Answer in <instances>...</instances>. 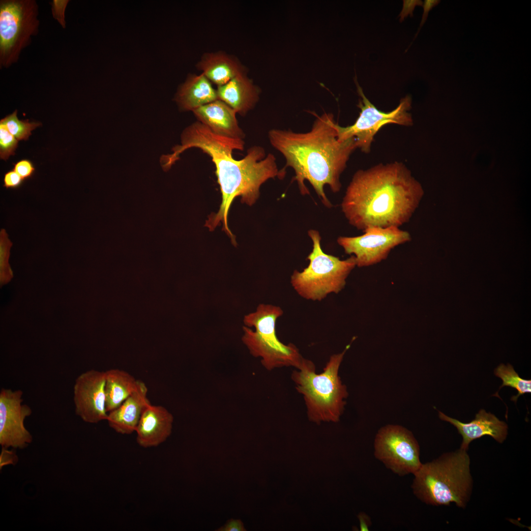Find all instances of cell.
I'll return each instance as SVG.
<instances>
[{
	"label": "cell",
	"instance_id": "cell-1",
	"mask_svg": "<svg viewBox=\"0 0 531 531\" xmlns=\"http://www.w3.org/2000/svg\"><path fill=\"white\" fill-rule=\"evenodd\" d=\"M180 143L173 148L172 153L162 156V167L168 170L182 152L191 148H199L209 155L215 166L222 202L218 212L208 217L205 226L211 231L222 223L223 230L232 239L233 244H236L228 224L231 205L237 197H241L242 203L253 205L259 197L260 188L264 183L276 177H283L285 175L278 170L275 157L271 153L266 155L264 148L254 146L243 158L236 160L232 155L233 151L244 149L243 140L216 135L198 121L184 129Z\"/></svg>",
	"mask_w": 531,
	"mask_h": 531
},
{
	"label": "cell",
	"instance_id": "cell-2",
	"mask_svg": "<svg viewBox=\"0 0 531 531\" xmlns=\"http://www.w3.org/2000/svg\"><path fill=\"white\" fill-rule=\"evenodd\" d=\"M423 193L404 163H380L354 173L341 209L349 223L358 230L399 227L410 221Z\"/></svg>",
	"mask_w": 531,
	"mask_h": 531
},
{
	"label": "cell",
	"instance_id": "cell-3",
	"mask_svg": "<svg viewBox=\"0 0 531 531\" xmlns=\"http://www.w3.org/2000/svg\"><path fill=\"white\" fill-rule=\"evenodd\" d=\"M337 123L330 113L317 116L311 130L307 132L273 129L268 132L271 145L284 157L287 167L294 171L301 194H309L304 184L308 181L323 204L332 205L324 191L328 185L334 193L341 188L340 176L354 151L357 148L354 138L339 139Z\"/></svg>",
	"mask_w": 531,
	"mask_h": 531
},
{
	"label": "cell",
	"instance_id": "cell-4",
	"mask_svg": "<svg viewBox=\"0 0 531 531\" xmlns=\"http://www.w3.org/2000/svg\"><path fill=\"white\" fill-rule=\"evenodd\" d=\"M467 451L460 448L422 464L413 474L412 488L421 502L434 506L454 503L465 508L472 494L473 480Z\"/></svg>",
	"mask_w": 531,
	"mask_h": 531
},
{
	"label": "cell",
	"instance_id": "cell-5",
	"mask_svg": "<svg viewBox=\"0 0 531 531\" xmlns=\"http://www.w3.org/2000/svg\"><path fill=\"white\" fill-rule=\"evenodd\" d=\"M350 346L351 344L341 353L331 355L320 374L316 373L315 364L307 359L300 369L292 372L291 379L297 391L303 396L310 421L317 424L337 422L343 414L348 392L338 372Z\"/></svg>",
	"mask_w": 531,
	"mask_h": 531
},
{
	"label": "cell",
	"instance_id": "cell-6",
	"mask_svg": "<svg viewBox=\"0 0 531 531\" xmlns=\"http://www.w3.org/2000/svg\"><path fill=\"white\" fill-rule=\"evenodd\" d=\"M283 314L279 306L261 303L243 318L242 342L252 355L261 358L262 364L269 371L291 366L299 369L306 360L294 344H284L277 337L276 321Z\"/></svg>",
	"mask_w": 531,
	"mask_h": 531
},
{
	"label": "cell",
	"instance_id": "cell-7",
	"mask_svg": "<svg viewBox=\"0 0 531 531\" xmlns=\"http://www.w3.org/2000/svg\"><path fill=\"white\" fill-rule=\"evenodd\" d=\"M313 242V249L307 257L308 266L301 271L295 270L291 276V284L302 298L321 301L331 293L338 294L344 288L346 279L356 266L354 256L345 260L324 253L321 246L318 231L308 232Z\"/></svg>",
	"mask_w": 531,
	"mask_h": 531
},
{
	"label": "cell",
	"instance_id": "cell-8",
	"mask_svg": "<svg viewBox=\"0 0 531 531\" xmlns=\"http://www.w3.org/2000/svg\"><path fill=\"white\" fill-rule=\"evenodd\" d=\"M38 6L34 0L0 1V66L18 60L23 49L38 32Z\"/></svg>",
	"mask_w": 531,
	"mask_h": 531
},
{
	"label": "cell",
	"instance_id": "cell-9",
	"mask_svg": "<svg viewBox=\"0 0 531 531\" xmlns=\"http://www.w3.org/2000/svg\"><path fill=\"white\" fill-rule=\"evenodd\" d=\"M357 91L361 99L358 107L360 112L354 123L343 127L337 125L338 138L341 140L354 138L356 148L363 152H370L374 137L379 130L387 124H396L409 126L413 120L409 111L411 108V98H403L392 111L384 112L378 110L365 96L362 88L357 85Z\"/></svg>",
	"mask_w": 531,
	"mask_h": 531
},
{
	"label": "cell",
	"instance_id": "cell-10",
	"mask_svg": "<svg viewBox=\"0 0 531 531\" xmlns=\"http://www.w3.org/2000/svg\"><path fill=\"white\" fill-rule=\"evenodd\" d=\"M374 456L393 473L414 474L422 463L418 443L411 431L403 426L387 425L378 432L374 441Z\"/></svg>",
	"mask_w": 531,
	"mask_h": 531
},
{
	"label": "cell",
	"instance_id": "cell-11",
	"mask_svg": "<svg viewBox=\"0 0 531 531\" xmlns=\"http://www.w3.org/2000/svg\"><path fill=\"white\" fill-rule=\"evenodd\" d=\"M363 232L360 236H340L337 239L346 254L354 256L356 266L359 267L381 262L395 247L411 240L408 231L396 226L371 227Z\"/></svg>",
	"mask_w": 531,
	"mask_h": 531
},
{
	"label": "cell",
	"instance_id": "cell-12",
	"mask_svg": "<svg viewBox=\"0 0 531 531\" xmlns=\"http://www.w3.org/2000/svg\"><path fill=\"white\" fill-rule=\"evenodd\" d=\"M23 392L2 388L0 392V444L1 447L24 449L33 437L26 428V418L32 413L31 408L23 404Z\"/></svg>",
	"mask_w": 531,
	"mask_h": 531
},
{
	"label": "cell",
	"instance_id": "cell-13",
	"mask_svg": "<svg viewBox=\"0 0 531 531\" xmlns=\"http://www.w3.org/2000/svg\"><path fill=\"white\" fill-rule=\"evenodd\" d=\"M105 371L89 370L79 375L73 386V401L77 415L84 421L97 423L106 420Z\"/></svg>",
	"mask_w": 531,
	"mask_h": 531
},
{
	"label": "cell",
	"instance_id": "cell-14",
	"mask_svg": "<svg viewBox=\"0 0 531 531\" xmlns=\"http://www.w3.org/2000/svg\"><path fill=\"white\" fill-rule=\"evenodd\" d=\"M439 416L441 420L450 423L457 428L463 438L460 448L466 451L473 440L483 436H489L502 443L507 435V424L483 409L480 410L476 414L474 419L468 423H464L449 417L440 411Z\"/></svg>",
	"mask_w": 531,
	"mask_h": 531
},
{
	"label": "cell",
	"instance_id": "cell-15",
	"mask_svg": "<svg viewBox=\"0 0 531 531\" xmlns=\"http://www.w3.org/2000/svg\"><path fill=\"white\" fill-rule=\"evenodd\" d=\"M146 384L139 380L136 389L117 408L108 413V425L116 432L129 435L135 432L145 410L151 405Z\"/></svg>",
	"mask_w": 531,
	"mask_h": 531
},
{
	"label": "cell",
	"instance_id": "cell-16",
	"mask_svg": "<svg viewBox=\"0 0 531 531\" xmlns=\"http://www.w3.org/2000/svg\"><path fill=\"white\" fill-rule=\"evenodd\" d=\"M173 414L164 407L149 405L143 413L135 432L138 444L144 448L156 447L170 436Z\"/></svg>",
	"mask_w": 531,
	"mask_h": 531
},
{
	"label": "cell",
	"instance_id": "cell-17",
	"mask_svg": "<svg viewBox=\"0 0 531 531\" xmlns=\"http://www.w3.org/2000/svg\"><path fill=\"white\" fill-rule=\"evenodd\" d=\"M193 112L198 121L216 135L242 140L245 137L238 125L236 112L221 100L218 99L201 106Z\"/></svg>",
	"mask_w": 531,
	"mask_h": 531
},
{
	"label": "cell",
	"instance_id": "cell-18",
	"mask_svg": "<svg viewBox=\"0 0 531 531\" xmlns=\"http://www.w3.org/2000/svg\"><path fill=\"white\" fill-rule=\"evenodd\" d=\"M216 90L218 99L242 116L253 107L259 97L258 89L243 72L218 86Z\"/></svg>",
	"mask_w": 531,
	"mask_h": 531
},
{
	"label": "cell",
	"instance_id": "cell-19",
	"mask_svg": "<svg viewBox=\"0 0 531 531\" xmlns=\"http://www.w3.org/2000/svg\"><path fill=\"white\" fill-rule=\"evenodd\" d=\"M217 99V90L203 74L189 76L176 96V101L183 111H193Z\"/></svg>",
	"mask_w": 531,
	"mask_h": 531
},
{
	"label": "cell",
	"instance_id": "cell-20",
	"mask_svg": "<svg viewBox=\"0 0 531 531\" xmlns=\"http://www.w3.org/2000/svg\"><path fill=\"white\" fill-rule=\"evenodd\" d=\"M139 380L118 369L105 371V394L108 413L118 408L136 389Z\"/></svg>",
	"mask_w": 531,
	"mask_h": 531
},
{
	"label": "cell",
	"instance_id": "cell-21",
	"mask_svg": "<svg viewBox=\"0 0 531 531\" xmlns=\"http://www.w3.org/2000/svg\"><path fill=\"white\" fill-rule=\"evenodd\" d=\"M203 74L218 87L223 85L243 72L239 64L231 57L222 53L206 55L198 64Z\"/></svg>",
	"mask_w": 531,
	"mask_h": 531
},
{
	"label": "cell",
	"instance_id": "cell-22",
	"mask_svg": "<svg viewBox=\"0 0 531 531\" xmlns=\"http://www.w3.org/2000/svg\"><path fill=\"white\" fill-rule=\"evenodd\" d=\"M494 374L502 381L499 390L503 386H509L518 391L517 395L511 398L515 403L520 396L531 392V380L521 378L511 365L501 364L495 369Z\"/></svg>",
	"mask_w": 531,
	"mask_h": 531
},
{
	"label": "cell",
	"instance_id": "cell-23",
	"mask_svg": "<svg viewBox=\"0 0 531 531\" xmlns=\"http://www.w3.org/2000/svg\"><path fill=\"white\" fill-rule=\"evenodd\" d=\"M16 110L10 114L0 119V123L2 124L18 141L28 140L31 134V131L41 125L38 122H30L28 119L19 120L17 116Z\"/></svg>",
	"mask_w": 531,
	"mask_h": 531
},
{
	"label": "cell",
	"instance_id": "cell-24",
	"mask_svg": "<svg viewBox=\"0 0 531 531\" xmlns=\"http://www.w3.org/2000/svg\"><path fill=\"white\" fill-rule=\"evenodd\" d=\"M18 144V140L2 124L0 123V159L6 160L10 155H14Z\"/></svg>",
	"mask_w": 531,
	"mask_h": 531
},
{
	"label": "cell",
	"instance_id": "cell-25",
	"mask_svg": "<svg viewBox=\"0 0 531 531\" xmlns=\"http://www.w3.org/2000/svg\"><path fill=\"white\" fill-rule=\"evenodd\" d=\"M68 2L67 0H54L51 3L53 17L63 29L66 28L65 11Z\"/></svg>",
	"mask_w": 531,
	"mask_h": 531
},
{
	"label": "cell",
	"instance_id": "cell-26",
	"mask_svg": "<svg viewBox=\"0 0 531 531\" xmlns=\"http://www.w3.org/2000/svg\"><path fill=\"white\" fill-rule=\"evenodd\" d=\"M13 170L16 172L24 180L30 178L35 171L32 163L28 159H22L13 164Z\"/></svg>",
	"mask_w": 531,
	"mask_h": 531
},
{
	"label": "cell",
	"instance_id": "cell-27",
	"mask_svg": "<svg viewBox=\"0 0 531 531\" xmlns=\"http://www.w3.org/2000/svg\"><path fill=\"white\" fill-rule=\"evenodd\" d=\"M24 179L14 170L5 173L3 179V186L6 189H16L23 183Z\"/></svg>",
	"mask_w": 531,
	"mask_h": 531
},
{
	"label": "cell",
	"instance_id": "cell-28",
	"mask_svg": "<svg viewBox=\"0 0 531 531\" xmlns=\"http://www.w3.org/2000/svg\"><path fill=\"white\" fill-rule=\"evenodd\" d=\"M18 462V457L15 451L9 450L8 448L2 447L0 455V468L8 465H16Z\"/></svg>",
	"mask_w": 531,
	"mask_h": 531
},
{
	"label": "cell",
	"instance_id": "cell-29",
	"mask_svg": "<svg viewBox=\"0 0 531 531\" xmlns=\"http://www.w3.org/2000/svg\"><path fill=\"white\" fill-rule=\"evenodd\" d=\"M217 531H245L242 522L239 519H231Z\"/></svg>",
	"mask_w": 531,
	"mask_h": 531
},
{
	"label": "cell",
	"instance_id": "cell-30",
	"mask_svg": "<svg viewBox=\"0 0 531 531\" xmlns=\"http://www.w3.org/2000/svg\"><path fill=\"white\" fill-rule=\"evenodd\" d=\"M440 0H427L424 1L423 5L424 11L422 21L420 24V27H421L423 25L425 21H426L429 12L433 7L437 5L440 2Z\"/></svg>",
	"mask_w": 531,
	"mask_h": 531
},
{
	"label": "cell",
	"instance_id": "cell-31",
	"mask_svg": "<svg viewBox=\"0 0 531 531\" xmlns=\"http://www.w3.org/2000/svg\"><path fill=\"white\" fill-rule=\"evenodd\" d=\"M357 517L360 522V530L361 531H368L369 527L371 524L370 517L364 512L360 513Z\"/></svg>",
	"mask_w": 531,
	"mask_h": 531
}]
</instances>
